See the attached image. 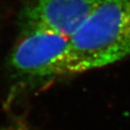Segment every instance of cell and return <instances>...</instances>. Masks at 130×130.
<instances>
[{
    "mask_svg": "<svg viewBox=\"0 0 130 130\" xmlns=\"http://www.w3.org/2000/svg\"><path fill=\"white\" fill-rule=\"evenodd\" d=\"M130 57V0H102L69 40L60 75L102 69Z\"/></svg>",
    "mask_w": 130,
    "mask_h": 130,
    "instance_id": "cell-1",
    "label": "cell"
},
{
    "mask_svg": "<svg viewBox=\"0 0 130 130\" xmlns=\"http://www.w3.org/2000/svg\"><path fill=\"white\" fill-rule=\"evenodd\" d=\"M69 40L55 33L25 29L11 54V67L25 77H60L61 64Z\"/></svg>",
    "mask_w": 130,
    "mask_h": 130,
    "instance_id": "cell-2",
    "label": "cell"
},
{
    "mask_svg": "<svg viewBox=\"0 0 130 130\" xmlns=\"http://www.w3.org/2000/svg\"><path fill=\"white\" fill-rule=\"evenodd\" d=\"M102 0H35L24 14L25 29L55 33L70 39Z\"/></svg>",
    "mask_w": 130,
    "mask_h": 130,
    "instance_id": "cell-3",
    "label": "cell"
}]
</instances>
